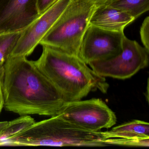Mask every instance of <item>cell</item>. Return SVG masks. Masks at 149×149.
<instances>
[{
  "label": "cell",
  "instance_id": "cell-12",
  "mask_svg": "<svg viewBox=\"0 0 149 149\" xmlns=\"http://www.w3.org/2000/svg\"><path fill=\"white\" fill-rule=\"evenodd\" d=\"M108 6L128 14L135 19L149 10V0H114Z\"/></svg>",
  "mask_w": 149,
  "mask_h": 149
},
{
  "label": "cell",
  "instance_id": "cell-4",
  "mask_svg": "<svg viewBox=\"0 0 149 149\" xmlns=\"http://www.w3.org/2000/svg\"><path fill=\"white\" fill-rule=\"evenodd\" d=\"M95 8L87 0H71L40 44L78 56L83 38Z\"/></svg>",
  "mask_w": 149,
  "mask_h": 149
},
{
  "label": "cell",
  "instance_id": "cell-17",
  "mask_svg": "<svg viewBox=\"0 0 149 149\" xmlns=\"http://www.w3.org/2000/svg\"><path fill=\"white\" fill-rule=\"evenodd\" d=\"M59 0H36V8L39 15H41L51 7Z\"/></svg>",
  "mask_w": 149,
  "mask_h": 149
},
{
  "label": "cell",
  "instance_id": "cell-19",
  "mask_svg": "<svg viewBox=\"0 0 149 149\" xmlns=\"http://www.w3.org/2000/svg\"><path fill=\"white\" fill-rule=\"evenodd\" d=\"M2 80L0 81V113L4 108V96L2 90Z\"/></svg>",
  "mask_w": 149,
  "mask_h": 149
},
{
  "label": "cell",
  "instance_id": "cell-5",
  "mask_svg": "<svg viewBox=\"0 0 149 149\" xmlns=\"http://www.w3.org/2000/svg\"><path fill=\"white\" fill-rule=\"evenodd\" d=\"M149 54L144 47L125 36L119 54L108 60L90 63L88 65L102 77L125 80L148 66Z\"/></svg>",
  "mask_w": 149,
  "mask_h": 149
},
{
  "label": "cell",
  "instance_id": "cell-16",
  "mask_svg": "<svg viewBox=\"0 0 149 149\" xmlns=\"http://www.w3.org/2000/svg\"><path fill=\"white\" fill-rule=\"evenodd\" d=\"M140 36L144 47L149 52V17L145 19L140 27Z\"/></svg>",
  "mask_w": 149,
  "mask_h": 149
},
{
  "label": "cell",
  "instance_id": "cell-22",
  "mask_svg": "<svg viewBox=\"0 0 149 149\" xmlns=\"http://www.w3.org/2000/svg\"><path fill=\"white\" fill-rule=\"evenodd\" d=\"M3 1V0H0V4H1V1Z\"/></svg>",
  "mask_w": 149,
  "mask_h": 149
},
{
  "label": "cell",
  "instance_id": "cell-11",
  "mask_svg": "<svg viewBox=\"0 0 149 149\" xmlns=\"http://www.w3.org/2000/svg\"><path fill=\"white\" fill-rule=\"evenodd\" d=\"M104 139L110 138H149V124L139 120H134L102 132Z\"/></svg>",
  "mask_w": 149,
  "mask_h": 149
},
{
  "label": "cell",
  "instance_id": "cell-13",
  "mask_svg": "<svg viewBox=\"0 0 149 149\" xmlns=\"http://www.w3.org/2000/svg\"><path fill=\"white\" fill-rule=\"evenodd\" d=\"M34 119L29 115L21 116L20 117L9 122L1 134L0 142L7 140L35 123Z\"/></svg>",
  "mask_w": 149,
  "mask_h": 149
},
{
  "label": "cell",
  "instance_id": "cell-10",
  "mask_svg": "<svg viewBox=\"0 0 149 149\" xmlns=\"http://www.w3.org/2000/svg\"><path fill=\"white\" fill-rule=\"evenodd\" d=\"M135 20L125 12L106 5L96 7L91 17L89 25L105 30L122 32Z\"/></svg>",
  "mask_w": 149,
  "mask_h": 149
},
{
  "label": "cell",
  "instance_id": "cell-2",
  "mask_svg": "<svg viewBox=\"0 0 149 149\" xmlns=\"http://www.w3.org/2000/svg\"><path fill=\"white\" fill-rule=\"evenodd\" d=\"M40 58L34 61L38 69L61 92L66 102L81 100L91 91L106 93L105 77L95 73L78 56L42 46Z\"/></svg>",
  "mask_w": 149,
  "mask_h": 149
},
{
  "label": "cell",
  "instance_id": "cell-7",
  "mask_svg": "<svg viewBox=\"0 0 149 149\" xmlns=\"http://www.w3.org/2000/svg\"><path fill=\"white\" fill-rule=\"evenodd\" d=\"M125 36L124 32L109 31L89 25L83 38L78 57L87 64L112 58L122 52Z\"/></svg>",
  "mask_w": 149,
  "mask_h": 149
},
{
  "label": "cell",
  "instance_id": "cell-6",
  "mask_svg": "<svg viewBox=\"0 0 149 149\" xmlns=\"http://www.w3.org/2000/svg\"><path fill=\"white\" fill-rule=\"evenodd\" d=\"M57 116L71 123L95 132L111 128L117 122L115 113L99 98L65 102Z\"/></svg>",
  "mask_w": 149,
  "mask_h": 149
},
{
  "label": "cell",
  "instance_id": "cell-3",
  "mask_svg": "<svg viewBox=\"0 0 149 149\" xmlns=\"http://www.w3.org/2000/svg\"><path fill=\"white\" fill-rule=\"evenodd\" d=\"M101 131L88 130L58 116L35 122L4 141L12 146H106Z\"/></svg>",
  "mask_w": 149,
  "mask_h": 149
},
{
  "label": "cell",
  "instance_id": "cell-8",
  "mask_svg": "<svg viewBox=\"0 0 149 149\" xmlns=\"http://www.w3.org/2000/svg\"><path fill=\"white\" fill-rule=\"evenodd\" d=\"M71 0H59L22 31L11 56H27L34 51Z\"/></svg>",
  "mask_w": 149,
  "mask_h": 149
},
{
  "label": "cell",
  "instance_id": "cell-9",
  "mask_svg": "<svg viewBox=\"0 0 149 149\" xmlns=\"http://www.w3.org/2000/svg\"><path fill=\"white\" fill-rule=\"evenodd\" d=\"M39 16L36 0H3L0 4V35L22 31Z\"/></svg>",
  "mask_w": 149,
  "mask_h": 149
},
{
  "label": "cell",
  "instance_id": "cell-20",
  "mask_svg": "<svg viewBox=\"0 0 149 149\" xmlns=\"http://www.w3.org/2000/svg\"><path fill=\"white\" fill-rule=\"evenodd\" d=\"M9 122L8 121H2L0 122V134L4 130V129L6 127L7 125H8Z\"/></svg>",
  "mask_w": 149,
  "mask_h": 149
},
{
  "label": "cell",
  "instance_id": "cell-18",
  "mask_svg": "<svg viewBox=\"0 0 149 149\" xmlns=\"http://www.w3.org/2000/svg\"><path fill=\"white\" fill-rule=\"evenodd\" d=\"M93 3L96 7L109 5L114 0H87Z\"/></svg>",
  "mask_w": 149,
  "mask_h": 149
},
{
  "label": "cell",
  "instance_id": "cell-14",
  "mask_svg": "<svg viewBox=\"0 0 149 149\" xmlns=\"http://www.w3.org/2000/svg\"><path fill=\"white\" fill-rule=\"evenodd\" d=\"M22 31L0 35V64H4L11 56Z\"/></svg>",
  "mask_w": 149,
  "mask_h": 149
},
{
  "label": "cell",
  "instance_id": "cell-21",
  "mask_svg": "<svg viewBox=\"0 0 149 149\" xmlns=\"http://www.w3.org/2000/svg\"><path fill=\"white\" fill-rule=\"evenodd\" d=\"M4 64H0V81L3 79V77H4V71H5Z\"/></svg>",
  "mask_w": 149,
  "mask_h": 149
},
{
  "label": "cell",
  "instance_id": "cell-15",
  "mask_svg": "<svg viewBox=\"0 0 149 149\" xmlns=\"http://www.w3.org/2000/svg\"><path fill=\"white\" fill-rule=\"evenodd\" d=\"M104 143L107 145L123 146L149 147V138H110L104 139Z\"/></svg>",
  "mask_w": 149,
  "mask_h": 149
},
{
  "label": "cell",
  "instance_id": "cell-1",
  "mask_svg": "<svg viewBox=\"0 0 149 149\" xmlns=\"http://www.w3.org/2000/svg\"><path fill=\"white\" fill-rule=\"evenodd\" d=\"M4 107L24 115H58L66 102L61 92L26 56H10L4 64Z\"/></svg>",
  "mask_w": 149,
  "mask_h": 149
}]
</instances>
